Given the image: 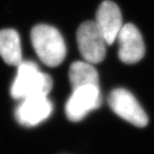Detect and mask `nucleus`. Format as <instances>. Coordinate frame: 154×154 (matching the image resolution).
Returning a JSON list of instances; mask_svg holds the SVG:
<instances>
[{
	"label": "nucleus",
	"instance_id": "nucleus-1",
	"mask_svg": "<svg viewBox=\"0 0 154 154\" xmlns=\"http://www.w3.org/2000/svg\"><path fill=\"white\" fill-rule=\"evenodd\" d=\"M17 76L11 88L14 99H24L34 96H47L52 88V79L40 71L32 61H22L18 65Z\"/></svg>",
	"mask_w": 154,
	"mask_h": 154
},
{
	"label": "nucleus",
	"instance_id": "nucleus-2",
	"mask_svg": "<svg viewBox=\"0 0 154 154\" xmlns=\"http://www.w3.org/2000/svg\"><path fill=\"white\" fill-rule=\"evenodd\" d=\"M31 41L38 58L45 65H60L66 57V45L59 31L46 24L34 26L31 31Z\"/></svg>",
	"mask_w": 154,
	"mask_h": 154
},
{
	"label": "nucleus",
	"instance_id": "nucleus-3",
	"mask_svg": "<svg viewBox=\"0 0 154 154\" xmlns=\"http://www.w3.org/2000/svg\"><path fill=\"white\" fill-rule=\"evenodd\" d=\"M76 39L79 51L86 62L99 63L106 55V41L94 21L83 22L78 28Z\"/></svg>",
	"mask_w": 154,
	"mask_h": 154
},
{
	"label": "nucleus",
	"instance_id": "nucleus-4",
	"mask_svg": "<svg viewBox=\"0 0 154 154\" xmlns=\"http://www.w3.org/2000/svg\"><path fill=\"white\" fill-rule=\"evenodd\" d=\"M109 105L118 116L138 128L148 124V117L135 97L123 88H116L109 95Z\"/></svg>",
	"mask_w": 154,
	"mask_h": 154
},
{
	"label": "nucleus",
	"instance_id": "nucleus-5",
	"mask_svg": "<svg viewBox=\"0 0 154 154\" xmlns=\"http://www.w3.org/2000/svg\"><path fill=\"white\" fill-rule=\"evenodd\" d=\"M102 98L99 86L88 85L73 90L65 105L67 117L71 122H80L92 110L101 105Z\"/></svg>",
	"mask_w": 154,
	"mask_h": 154
},
{
	"label": "nucleus",
	"instance_id": "nucleus-6",
	"mask_svg": "<svg viewBox=\"0 0 154 154\" xmlns=\"http://www.w3.org/2000/svg\"><path fill=\"white\" fill-rule=\"evenodd\" d=\"M53 105L47 96H34L22 99L16 110L17 121L25 127H34L49 117Z\"/></svg>",
	"mask_w": 154,
	"mask_h": 154
},
{
	"label": "nucleus",
	"instance_id": "nucleus-7",
	"mask_svg": "<svg viewBox=\"0 0 154 154\" xmlns=\"http://www.w3.org/2000/svg\"><path fill=\"white\" fill-rule=\"evenodd\" d=\"M116 39L119 44L118 57L122 63L133 64L143 58L145 55L143 38L134 24L123 25Z\"/></svg>",
	"mask_w": 154,
	"mask_h": 154
},
{
	"label": "nucleus",
	"instance_id": "nucleus-8",
	"mask_svg": "<svg viewBox=\"0 0 154 154\" xmlns=\"http://www.w3.org/2000/svg\"><path fill=\"white\" fill-rule=\"evenodd\" d=\"M96 22L108 45L116 41L122 27V17L119 7L115 3L105 0L96 13Z\"/></svg>",
	"mask_w": 154,
	"mask_h": 154
},
{
	"label": "nucleus",
	"instance_id": "nucleus-9",
	"mask_svg": "<svg viewBox=\"0 0 154 154\" xmlns=\"http://www.w3.org/2000/svg\"><path fill=\"white\" fill-rule=\"evenodd\" d=\"M20 36L15 29L0 30V56L6 63L18 66L22 62Z\"/></svg>",
	"mask_w": 154,
	"mask_h": 154
},
{
	"label": "nucleus",
	"instance_id": "nucleus-10",
	"mask_svg": "<svg viewBox=\"0 0 154 154\" xmlns=\"http://www.w3.org/2000/svg\"><path fill=\"white\" fill-rule=\"evenodd\" d=\"M69 78L72 89L94 85L99 86V74L92 63L76 61L73 63L69 70Z\"/></svg>",
	"mask_w": 154,
	"mask_h": 154
}]
</instances>
